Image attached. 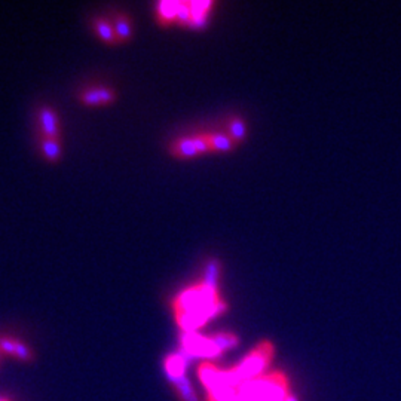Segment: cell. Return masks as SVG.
<instances>
[{
    "label": "cell",
    "instance_id": "cell-1",
    "mask_svg": "<svg viewBox=\"0 0 401 401\" xmlns=\"http://www.w3.org/2000/svg\"><path fill=\"white\" fill-rule=\"evenodd\" d=\"M290 397L289 380L281 371L208 393V401H287Z\"/></svg>",
    "mask_w": 401,
    "mask_h": 401
},
{
    "label": "cell",
    "instance_id": "cell-2",
    "mask_svg": "<svg viewBox=\"0 0 401 401\" xmlns=\"http://www.w3.org/2000/svg\"><path fill=\"white\" fill-rule=\"evenodd\" d=\"M213 152L209 146L207 134H199L195 137H187L177 140L173 146H171V154L177 158H195L203 154Z\"/></svg>",
    "mask_w": 401,
    "mask_h": 401
},
{
    "label": "cell",
    "instance_id": "cell-3",
    "mask_svg": "<svg viewBox=\"0 0 401 401\" xmlns=\"http://www.w3.org/2000/svg\"><path fill=\"white\" fill-rule=\"evenodd\" d=\"M79 99L85 106H107V104H112L116 100V92L106 87H99L83 91Z\"/></svg>",
    "mask_w": 401,
    "mask_h": 401
},
{
    "label": "cell",
    "instance_id": "cell-4",
    "mask_svg": "<svg viewBox=\"0 0 401 401\" xmlns=\"http://www.w3.org/2000/svg\"><path fill=\"white\" fill-rule=\"evenodd\" d=\"M39 123L42 136L46 138H60V122L55 110L43 106L39 110Z\"/></svg>",
    "mask_w": 401,
    "mask_h": 401
},
{
    "label": "cell",
    "instance_id": "cell-5",
    "mask_svg": "<svg viewBox=\"0 0 401 401\" xmlns=\"http://www.w3.org/2000/svg\"><path fill=\"white\" fill-rule=\"evenodd\" d=\"M0 351H3L6 352V354L14 356L24 361H30L33 358L32 349L28 348L25 343L11 339V338H5V336L0 338Z\"/></svg>",
    "mask_w": 401,
    "mask_h": 401
},
{
    "label": "cell",
    "instance_id": "cell-6",
    "mask_svg": "<svg viewBox=\"0 0 401 401\" xmlns=\"http://www.w3.org/2000/svg\"><path fill=\"white\" fill-rule=\"evenodd\" d=\"M94 30L97 32L99 37L109 45H118L119 41L114 33V27L110 21L104 20V18H95L94 20Z\"/></svg>",
    "mask_w": 401,
    "mask_h": 401
},
{
    "label": "cell",
    "instance_id": "cell-7",
    "mask_svg": "<svg viewBox=\"0 0 401 401\" xmlns=\"http://www.w3.org/2000/svg\"><path fill=\"white\" fill-rule=\"evenodd\" d=\"M190 11H192V21L190 25L200 28L207 24L209 8L213 6V2H190Z\"/></svg>",
    "mask_w": 401,
    "mask_h": 401
},
{
    "label": "cell",
    "instance_id": "cell-8",
    "mask_svg": "<svg viewBox=\"0 0 401 401\" xmlns=\"http://www.w3.org/2000/svg\"><path fill=\"white\" fill-rule=\"evenodd\" d=\"M227 136L231 137L236 145H240L247 138V123L240 116H232L227 122Z\"/></svg>",
    "mask_w": 401,
    "mask_h": 401
},
{
    "label": "cell",
    "instance_id": "cell-9",
    "mask_svg": "<svg viewBox=\"0 0 401 401\" xmlns=\"http://www.w3.org/2000/svg\"><path fill=\"white\" fill-rule=\"evenodd\" d=\"M113 27H114V33H116L119 43L128 42L132 37V24L127 15L118 14L116 17H114Z\"/></svg>",
    "mask_w": 401,
    "mask_h": 401
},
{
    "label": "cell",
    "instance_id": "cell-10",
    "mask_svg": "<svg viewBox=\"0 0 401 401\" xmlns=\"http://www.w3.org/2000/svg\"><path fill=\"white\" fill-rule=\"evenodd\" d=\"M209 146L213 152H232L236 143L227 134H207Z\"/></svg>",
    "mask_w": 401,
    "mask_h": 401
},
{
    "label": "cell",
    "instance_id": "cell-11",
    "mask_svg": "<svg viewBox=\"0 0 401 401\" xmlns=\"http://www.w3.org/2000/svg\"><path fill=\"white\" fill-rule=\"evenodd\" d=\"M41 149L43 156L50 162H59L61 158V143L60 138H46L41 140Z\"/></svg>",
    "mask_w": 401,
    "mask_h": 401
},
{
    "label": "cell",
    "instance_id": "cell-12",
    "mask_svg": "<svg viewBox=\"0 0 401 401\" xmlns=\"http://www.w3.org/2000/svg\"><path fill=\"white\" fill-rule=\"evenodd\" d=\"M180 2H161L158 5V18L162 24H169L177 21Z\"/></svg>",
    "mask_w": 401,
    "mask_h": 401
},
{
    "label": "cell",
    "instance_id": "cell-13",
    "mask_svg": "<svg viewBox=\"0 0 401 401\" xmlns=\"http://www.w3.org/2000/svg\"><path fill=\"white\" fill-rule=\"evenodd\" d=\"M220 272H222V263L216 259L209 260L205 266V276L203 282L207 285H212V287H217Z\"/></svg>",
    "mask_w": 401,
    "mask_h": 401
},
{
    "label": "cell",
    "instance_id": "cell-14",
    "mask_svg": "<svg viewBox=\"0 0 401 401\" xmlns=\"http://www.w3.org/2000/svg\"><path fill=\"white\" fill-rule=\"evenodd\" d=\"M190 21H192V11H190V5L180 2L178 12H177V23L183 25H190Z\"/></svg>",
    "mask_w": 401,
    "mask_h": 401
},
{
    "label": "cell",
    "instance_id": "cell-15",
    "mask_svg": "<svg viewBox=\"0 0 401 401\" xmlns=\"http://www.w3.org/2000/svg\"><path fill=\"white\" fill-rule=\"evenodd\" d=\"M0 401H11L8 397H0Z\"/></svg>",
    "mask_w": 401,
    "mask_h": 401
}]
</instances>
